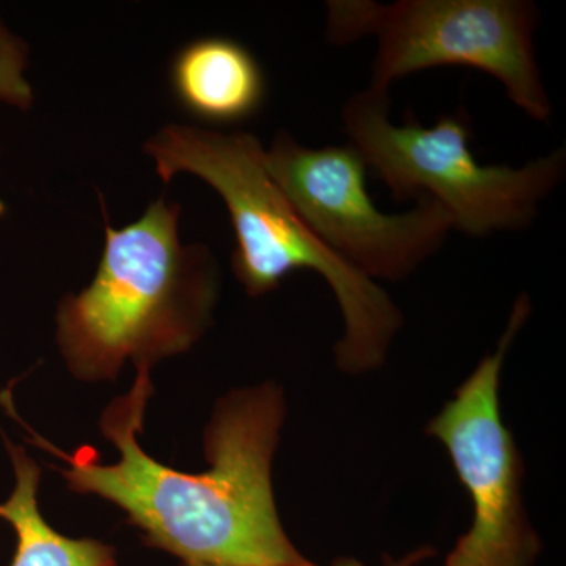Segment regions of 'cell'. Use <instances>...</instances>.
I'll return each mask as SVG.
<instances>
[{
	"label": "cell",
	"mask_w": 566,
	"mask_h": 566,
	"mask_svg": "<svg viewBox=\"0 0 566 566\" xmlns=\"http://www.w3.org/2000/svg\"><path fill=\"white\" fill-rule=\"evenodd\" d=\"M342 125L395 200H433L465 237L523 232L566 177L565 147L521 167L480 164L469 147L471 118L464 111L423 126L408 109L403 125H395L389 93L370 88L349 96Z\"/></svg>",
	"instance_id": "obj_4"
},
{
	"label": "cell",
	"mask_w": 566,
	"mask_h": 566,
	"mask_svg": "<svg viewBox=\"0 0 566 566\" xmlns=\"http://www.w3.org/2000/svg\"><path fill=\"white\" fill-rule=\"evenodd\" d=\"M182 566H207V565H199V564H182ZM296 566H319L312 564V562L304 560L303 564L296 565ZM329 566H364L363 564H359V562L352 560V558H342V560L335 562V564Z\"/></svg>",
	"instance_id": "obj_11"
},
{
	"label": "cell",
	"mask_w": 566,
	"mask_h": 566,
	"mask_svg": "<svg viewBox=\"0 0 566 566\" xmlns=\"http://www.w3.org/2000/svg\"><path fill=\"white\" fill-rule=\"evenodd\" d=\"M326 39L348 46L378 43L367 88L441 66L490 74L532 120L549 123L554 106L535 51L538 7L528 0H329Z\"/></svg>",
	"instance_id": "obj_5"
},
{
	"label": "cell",
	"mask_w": 566,
	"mask_h": 566,
	"mask_svg": "<svg viewBox=\"0 0 566 566\" xmlns=\"http://www.w3.org/2000/svg\"><path fill=\"white\" fill-rule=\"evenodd\" d=\"M144 151L166 185L191 174L219 193L234 233L233 273L249 296L273 292L296 271H314L344 315V335L335 345L338 367L365 374L385 363L403 323L401 312L378 283L338 259L305 226L268 172L259 137L169 123L145 142Z\"/></svg>",
	"instance_id": "obj_2"
},
{
	"label": "cell",
	"mask_w": 566,
	"mask_h": 566,
	"mask_svg": "<svg viewBox=\"0 0 566 566\" xmlns=\"http://www.w3.org/2000/svg\"><path fill=\"white\" fill-rule=\"evenodd\" d=\"M264 164L315 237L370 281L409 277L453 232L433 200H416L398 214L379 210L368 193L367 163L348 140L312 148L279 132Z\"/></svg>",
	"instance_id": "obj_6"
},
{
	"label": "cell",
	"mask_w": 566,
	"mask_h": 566,
	"mask_svg": "<svg viewBox=\"0 0 566 566\" xmlns=\"http://www.w3.org/2000/svg\"><path fill=\"white\" fill-rule=\"evenodd\" d=\"M532 305L521 294L513 305L497 349L486 356L455 397L428 424L442 442L472 501V524L444 566H531L538 538L524 512L521 482L523 461L502 419V365L516 334L527 322ZM422 553L389 566H412Z\"/></svg>",
	"instance_id": "obj_7"
},
{
	"label": "cell",
	"mask_w": 566,
	"mask_h": 566,
	"mask_svg": "<svg viewBox=\"0 0 566 566\" xmlns=\"http://www.w3.org/2000/svg\"><path fill=\"white\" fill-rule=\"evenodd\" d=\"M180 218L181 205L163 196L136 222L106 223L95 277L55 315L76 378L114 379L126 360L151 368L188 352L210 326L221 270L208 245L181 243Z\"/></svg>",
	"instance_id": "obj_3"
},
{
	"label": "cell",
	"mask_w": 566,
	"mask_h": 566,
	"mask_svg": "<svg viewBox=\"0 0 566 566\" xmlns=\"http://www.w3.org/2000/svg\"><path fill=\"white\" fill-rule=\"evenodd\" d=\"M133 389L103 412V434L120 460L99 463L93 447L62 452L17 415L10 392L2 403L31 433V442L55 465L71 491L95 494L122 509L145 543L207 566H296L305 558L283 531L275 509L271 468L285 417L279 387L264 385L222 398L207 433L210 471L186 474L147 455L137 434L153 395L150 368L136 367Z\"/></svg>",
	"instance_id": "obj_1"
},
{
	"label": "cell",
	"mask_w": 566,
	"mask_h": 566,
	"mask_svg": "<svg viewBox=\"0 0 566 566\" xmlns=\"http://www.w3.org/2000/svg\"><path fill=\"white\" fill-rule=\"evenodd\" d=\"M14 469L13 493L0 504V520L7 521L17 534L18 545L11 566H117L111 546L96 539H74L59 534L46 523L39 510V464L22 447L3 438Z\"/></svg>",
	"instance_id": "obj_9"
},
{
	"label": "cell",
	"mask_w": 566,
	"mask_h": 566,
	"mask_svg": "<svg viewBox=\"0 0 566 566\" xmlns=\"http://www.w3.org/2000/svg\"><path fill=\"white\" fill-rule=\"evenodd\" d=\"M28 66V44L0 20V103L14 109H31L33 88L25 77Z\"/></svg>",
	"instance_id": "obj_10"
},
{
	"label": "cell",
	"mask_w": 566,
	"mask_h": 566,
	"mask_svg": "<svg viewBox=\"0 0 566 566\" xmlns=\"http://www.w3.org/2000/svg\"><path fill=\"white\" fill-rule=\"evenodd\" d=\"M170 80L181 106L216 125L249 120L266 99V77L255 55L244 44L223 36H208L181 48Z\"/></svg>",
	"instance_id": "obj_8"
}]
</instances>
